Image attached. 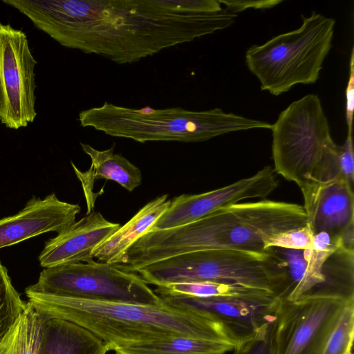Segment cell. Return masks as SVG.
<instances>
[{
  "instance_id": "9a60e30c",
  "label": "cell",
  "mask_w": 354,
  "mask_h": 354,
  "mask_svg": "<svg viewBox=\"0 0 354 354\" xmlns=\"http://www.w3.org/2000/svg\"><path fill=\"white\" fill-rule=\"evenodd\" d=\"M165 303L180 308L211 313L234 329L246 332L274 320L280 298L273 294L257 297L196 298L181 295H158Z\"/></svg>"
},
{
  "instance_id": "2e32d148",
  "label": "cell",
  "mask_w": 354,
  "mask_h": 354,
  "mask_svg": "<svg viewBox=\"0 0 354 354\" xmlns=\"http://www.w3.org/2000/svg\"><path fill=\"white\" fill-rule=\"evenodd\" d=\"M308 225L313 234L340 238L354 227L353 186L344 178L319 184L303 194Z\"/></svg>"
},
{
  "instance_id": "277c9868",
  "label": "cell",
  "mask_w": 354,
  "mask_h": 354,
  "mask_svg": "<svg viewBox=\"0 0 354 354\" xmlns=\"http://www.w3.org/2000/svg\"><path fill=\"white\" fill-rule=\"evenodd\" d=\"M78 120L105 134L145 143L149 141L203 142L231 132L253 129H270L272 124L221 108L190 111L181 107L133 109L105 102L83 110Z\"/></svg>"
},
{
  "instance_id": "7a4b0ae2",
  "label": "cell",
  "mask_w": 354,
  "mask_h": 354,
  "mask_svg": "<svg viewBox=\"0 0 354 354\" xmlns=\"http://www.w3.org/2000/svg\"><path fill=\"white\" fill-rule=\"evenodd\" d=\"M308 224L303 206L262 199L237 203L173 228L151 230L124 253L119 268H139L171 257L206 250L266 252L268 238Z\"/></svg>"
},
{
  "instance_id": "9c48e42d",
  "label": "cell",
  "mask_w": 354,
  "mask_h": 354,
  "mask_svg": "<svg viewBox=\"0 0 354 354\" xmlns=\"http://www.w3.org/2000/svg\"><path fill=\"white\" fill-rule=\"evenodd\" d=\"M354 297L313 294L281 299L272 328V354H322L344 306Z\"/></svg>"
},
{
  "instance_id": "83f0119b",
  "label": "cell",
  "mask_w": 354,
  "mask_h": 354,
  "mask_svg": "<svg viewBox=\"0 0 354 354\" xmlns=\"http://www.w3.org/2000/svg\"><path fill=\"white\" fill-rule=\"evenodd\" d=\"M226 8L238 14L248 8L269 9L281 3L283 0H218Z\"/></svg>"
},
{
  "instance_id": "7c38bea8",
  "label": "cell",
  "mask_w": 354,
  "mask_h": 354,
  "mask_svg": "<svg viewBox=\"0 0 354 354\" xmlns=\"http://www.w3.org/2000/svg\"><path fill=\"white\" fill-rule=\"evenodd\" d=\"M278 184L274 168L266 166L250 177L218 189L198 194L180 195L171 200L167 209L149 231L183 225L246 199H266Z\"/></svg>"
},
{
  "instance_id": "30bf717a",
  "label": "cell",
  "mask_w": 354,
  "mask_h": 354,
  "mask_svg": "<svg viewBox=\"0 0 354 354\" xmlns=\"http://www.w3.org/2000/svg\"><path fill=\"white\" fill-rule=\"evenodd\" d=\"M37 64L26 33L0 23V122L9 129L26 127L37 116Z\"/></svg>"
},
{
  "instance_id": "4316f807",
  "label": "cell",
  "mask_w": 354,
  "mask_h": 354,
  "mask_svg": "<svg viewBox=\"0 0 354 354\" xmlns=\"http://www.w3.org/2000/svg\"><path fill=\"white\" fill-rule=\"evenodd\" d=\"M337 153L342 176L353 186L354 151L352 132H348L346 140L342 145H338Z\"/></svg>"
},
{
  "instance_id": "52a82bcc",
  "label": "cell",
  "mask_w": 354,
  "mask_h": 354,
  "mask_svg": "<svg viewBox=\"0 0 354 354\" xmlns=\"http://www.w3.org/2000/svg\"><path fill=\"white\" fill-rule=\"evenodd\" d=\"M302 20L299 28L247 50V66L262 91L277 96L296 84L318 80L332 47L335 20L315 11Z\"/></svg>"
},
{
  "instance_id": "5bb4252c",
  "label": "cell",
  "mask_w": 354,
  "mask_h": 354,
  "mask_svg": "<svg viewBox=\"0 0 354 354\" xmlns=\"http://www.w3.org/2000/svg\"><path fill=\"white\" fill-rule=\"evenodd\" d=\"M120 226L106 219L100 212L92 211L45 243L38 257L39 264L48 268L91 262L95 248Z\"/></svg>"
},
{
  "instance_id": "ffe728a7",
  "label": "cell",
  "mask_w": 354,
  "mask_h": 354,
  "mask_svg": "<svg viewBox=\"0 0 354 354\" xmlns=\"http://www.w3.org/2000/svg\"><path fill=\"white\" fill-rule=\"evenodd\" d=\"M236 342L177 336L122 346L115 354H225Z\"/></svg>"
},
{
  "instance_id": "ba28073f",
  "label": "cell",
  "mask_w": 354,
  "mask_h": 354,
  "mask_svg": "<svg viewBox=\"0 0 354 354\" xmlns=\"http://www.w3.org/2000/svg\"><path fill=\"white\" fill-rule=\"evenodd\" d=\"M30 291L92 300L156 304L161 298L135 272L113 264L97 262L44 268Z\"/></svg>"
},
{
  "instance_id": "e0dca14e",
  "label": "cell",
  "mask_w": 354,
  "mask_h": 354,
  "mask_svg": "<svg viewBox=\"0 0 354 354\" xmlns=\"http://www.w3.org/2000/svg\"><path fill=\"white\" fill-rule=\"evenodd\" d=\"M82 151L91 160V167L86 171H81L71 162L73 170L82 183L87 203V214L93 211L95 198L93 196L94 181L104 178L116 182L120 186L132 192L142 181L140 170L126 158L114 152V147L98 150L91 145L80 142Z\"/></svg>"
},
{
  "instance_id": "8fae6325",
  "label": "cell",
  "mask_w": 354,
  "mask_h": 354,
  "mask_svg": "<svg viewBox=\"0 0 354 354\" xmlns=\"http://www.w3.org/2000/svg\"><path fill=\"white\" fill-rule=\"evenodd\" d=\"M285 264L288 286L283 299L313 294L354 297V251L270 248Z\"/></svg>"
},
{
  "instance_id": "d6986e66",
  "label": "cell",
  "mask_w": 354,
  "mask_h": 354,
  "mask_svg": "<svg viewBox=\"0 0 354 354\" xmlns=\"http://www.w3.org/2000/svg\"><path fill=\"white\" fill-rule=\"evenodd\" d=\"M109 351L105 343L83 327L44 316L39 354H106Z\"/></svg>"
},
{
  "instance_id": "44dd1931",
  "label": "cell",
  "mask_w": 354,
  "mask_h": 354,
  "mask_svg": "<svg viewBox=\"0 0 354 354\" xmlns=\"http://www.w3.org/2000/svg\"><path fill=\"white\" fill-rule=\"evenodd\" d=\"M44 316L28 301L15 326L0 342V354H39Z\"/></svg>"
},
{
  "instance_id": "5b68a950",
  "label": "cell",
  "mask_w": 354,
  "mask_h": 354,
  "mask_svg": "<svg viewBox=\"0 0 354 354\" xmlns=\"http://www.w3.org/2000/svg\"><path fill=\"white\" fill-rule=\"evenodd\" d=\"M274 169L302 194L339 178L337 147L321 100L308 94L292 102L272 124ZM345 179V178H344Z\"/></svg>"
},
{
  "instance_id": "ac0fdd59",
  "label": "cell",
  "mask_w": 354,
  "mask_h": 354,
  "mask_svg": "<svg viewBox=\"0 0 354 354\" xmlns=\"http://www.w3.org/2000/svg\"><path fill=\"white\" fill-rule=\"evenodd\" d=\"M170 203L167 194L149 201L127 223L95 248L93 258L109 264L120 263L129 248L151 230Z\"/></svg>"
},
{
  "instance_id": "8992f818",
  "label": "cell",
  "mask_w": 354,
  "mask_h": 354,
  "mask_svg": "<svg viewBox=\"0 0 354 354\" xmlns=\"http://www.w3.org/2000/svg\"><path fill=\"white\" fill-rule=\"evenodd\" d=\"M136 273L157 287L171 283L209 281L264 290L281 298L288 286L282 260L266 252L206 250L171 257L146 265Z\"/></svg>"
},
{
  "instance_id": "3957f363",
  "label": "cell",
  "mask_w": 354,
  "mask_h": 354,
  "mask_svg": "<svg viewBox=\"0 0 354 354\" xmlns=\"http://www.w3.org/2000/svg\"><path fill=\"white\" fill-rule=\"evenodd\" d=\"M41 314L71 322L100 338L110 351L138 343L184 336L236 342L239 334L215 315L169 305L92 300L25 290Z\"/></svg>"
},
{
  "instance_id": "f1b7e54d",
  "label": "cell",
  "mask_w": 354,
  "mask_h": 354,
  "mask_svg": "<svg viewBox=\"0 0 354 354\" xmlns=\"http://www.w3.org/2000/svg\"><path fill=\"white\" fill-rule=\"evenodd\" d=\"M353 48L351 50L350 58V73L346 89V119L348 132H352V121L354 107V54Z\"/></svg>"
},
{
  "instance_id": "603a6c76",
  "label": "cell",
  "mask_w": 354,
  "mask_h": 354,
  "mask_svg": "<svg viewBox=\"0 0 354 354\" xmlns=\"http://www.w3.org/2000/svg\"><path fill=\"white\" fill-rule=\"evenodd\" d=\"M27 302L21 299L12 283L7 268L0 264V342L26 310Z\"/></svg>"
},
{
  "instance_id": "7402d4cb",
  "label": "cell",
  "mask_w": 354,
  "mask_h": 354,
  "mask_svg": "<svg viewBox=\"0 0 354 354\" xmlns=\"http://www.w3.org/2000/svg\"><path fill=\"white\" fill-rule=\"evenodd\" d=\"M154 291L158 295H171L196 298L257 297L272 294L237 284L209 281L171 283L157 287Z\"/></svg>"
},
{
  "instance_id": "cb8c5ba5",
  "label": "cell",
  "mask_w": 354,
  "mask_h": 354,
  "mask_svg": "<svg viewBox=\"0 0 354 354\" xmlns=\"http://www.w3.org/2000/svg\"><path fill=\"white\" fill-rule=\"evenodd\" d=\"M354 299L343 308L330 332L322 354H353Z\"/></svg>"
},
{
  "instance_id": "484cf974",
  "label": "cell",
  "mask_w": 354,
  "mask_h": 354,
  "mask_svg": "<svg viewBox=\"0 0 354 354\" xmlns=\"http://www.w3.org/2000/svg\"><path fill=\"white\" fill-rule=\"evenodd\" d=\"M313 233L307 224L306 226L274 234L268 238L265 248H280L290 250L310 249Z\"/></svg>"
},
{
  "instance_id": "6da1fadb",
  "label": "cell",
  "mask_w": 354,
  "mask_h": 354,
  "mask_svg": "<svg viewBox=\"0 0 354 354\" xmlns=\"http://www.w3.org/2000/svg\"><path fill=\"white\" fill-rule=\"evenodd\" d=\"M15 9L61 46L122 64L225 29L218 0H17Z\"/></svg>"
},
{
  "instance_id": "d4e9b609",
  "label": "cell",
  "mask_w": 354,
  "mask_h": 354,
  "mask_svg": "<svg viewBox=\"0 0 354 354\" xmlns=\"http://www.w3.org/2000/svg\"><path fill=\"white\" fill-rule=\"evenodd\" d=\"M273 322L265 323L250 331L239 335L232 350L233 354H272Z\"/></svg>"
},
{
  "instance_id": "4fadbf2b",
  "label": "cell",
  "mask_w": 354,
  "mask_h": 354,
  "mask_svg": "<svg viewBox=\"0 0 354 354\" xmlns=\"http://www.w3.org/2000/svg\"><path fill=\"white\" fill-rule=\"evenodd\" d=\"M78 204L60 201L55 193L33 196L17 214L0 219V249L48 232L57 234L76 221Z\"/></svg>"
}]
</instances>
